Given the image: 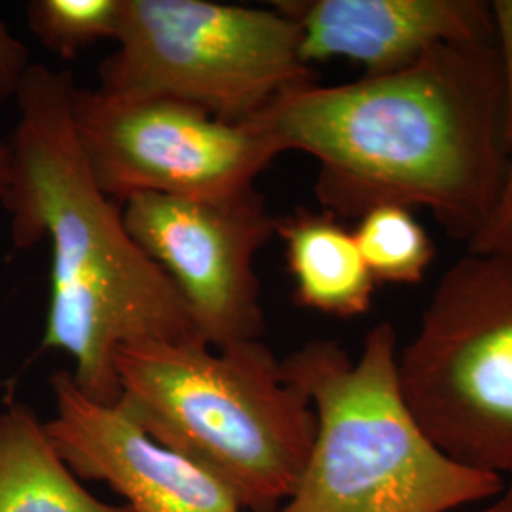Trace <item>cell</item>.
Masks as SVG:
<instances>
[{
    "label": "cell",
    "mask_w": 512,
    "mask_h": 512,
    "mask_svg": "<svg viewBox=\"0 0 512 512\" xmlns=\"http://www.w3.org/2000/svg\"><path fill=\"white\" fill-rule=\"evenodd\" d=\"M249 124L279 154L317 160L321 211L357 220L378 205L427 209L469 245L505 177L503 61L497 42L442 46L397 73L294 88Z\"/></svg>",
    "instance_id": "cell-1"
},
{
    "label": "cell",
    "mask_w": 512,
    "mask_h": 512,
    "mask_svg": "<svg viewBox=\"0 0 512 512\" xmlns=\"http://www.w3.org/2000/svg\"><path fill=\"white\" fill-rule=\"evenodd\" d=\"M73 74L33 63L6 139L12 173L2 207L18 251L50 243L42 349L73 357L74 382L116 404V353L126 346L203 342L183 296L129 236L122 205L93 179L74 129Z\"/></svg>",
    "instance_id": "cell-2"
},
{
    "label": "cell",
    "mask_w": 512,
    "mask_h": 512,
    "mask_svg": "<svg viewBox=\"0 0 512 512\" xmlns=\"http://www.w3.org/2000/svg\"><path fill=\"white\" fill-rule=\"evenodd\" d=\"M118 404L192 461L243 512H277L308 465L317 421L262 340L226 348L147 342L116 353Z\"/></svg>",
    "instance_id": "cell-3"
},
{
    "label": "cell",
    "mask_w": 512,
    "mask_h": 512,
    "mask_svg": "<svg viewBox=\"0 0 512 512\" xmlns=\"http://www.w3.org/2000/svg\"><path fill=\"white\" fill-rule=\"evenodd\" d=\"M281 368L308 397L317 429L302 478L277 512H454L505 488L423 431L404 401L391 323L370 329L357 361L334 340H313Z\"/></svg>",
    "instance_id": "cell-4"
},
{
    "label": "cell",
    "mask_w": 512,
    "mask_h": 512,
    "mask_svg": "<svg viewBox=\"0 0 512 512\" xmlns=\"http://www.w3.org/2000/svg\"><path fill=\"white\" fill-rule=\"evenodd\" d=\"M404 401L440 450L512 476V256H461L399 351Z\"/></svg>",
    "instance_id": "cell-5"
},
{
    "label": "cell",
    "mask_w": 512,
    "mask_h": 512,
    "mask_svg": "<svg viewBox=\"0 0 512 512\" xmlns=\"http://www.w3.org/2000/svg\"><path fill=\"white\" fill-rule=\"evenodd\" d=\"M116 44L99 67V92L175 99L236 124L317 82L296 23L277 8L126 0Z\"/></svg>",
    "instance_id": "cell-6"
},
{
    "label": "cell",
    "mask_w": 512,
    "mask_h": 512,
    "mask_svg": "<svg viewBox=\"0 0 512 512\" xmlns=\"http://www.w3.org/2000/svg\"><path fill=\"white\" fill-rule=\"evenodd\" d=\"M74 129L99 188L122 203L139 194L226 198L255 188L279 150L260 129L165 97H120L76 86Z\"/></svg>",
    "instance_id": "cell-7"
},
{
    "label": "cell",
    "mask_w": 512,
    "mask_h": 512,
    "mask_svg": "<svg viewBox=\"0 0 512 512\" xmlns=\"http://www.w3.org/2000/svg\"><path fill=\"white\" fill-rule=\"evenodd\" d=\"M129 236L183 296L203 342L220 349L260 340L258 251L275 220L256 188L226 198L139 194L122 203Z\"/></svg>",
    "instance_id": "cell-8"
},
{
    "label": "cell",
    "mask_w": 512,
    "mask_h": 512,
    "mask_svg": "<svg viewBox=\"0 0 512 512\" xmlns=\"http://www.w3.org/2000/svg\"><path fill=\"white\" fill-rule=\"evenodd\" d=\"M50 384L55 414L46 433L78 478L107 484L133 512H243L215 478L152 439L120 404L93 401L67 370Z\"/></svg>",
    "instance_id": "cell-9"
},
{
    "label": "cell",
    "mask_w": 512,
    "mask_h": 512,
    "mask_svg": "<svg viewBox=\"0 0 512 512\" xmlns=\"http://www.w3.org/2000/svg\"><path fill=\"white\" fill-rule=\"evenodd\" d=\"M306 65L349 59L365 76L397 73L442 46L497 42L492 2L482 0H281Z\"/></svg>",
    "instance_id": "cell-10"
},
{
    "label": "cell",
    "mask_w": 512,
    "mask_h": 512,
    "mask_svg": "<svg viewBox=\"0 0 512 512\" xmlns=\"http://www.w3.org/2000/svg\"><path fill=\"white\" fill-rule=\"evenodd\" d=\"M275 236L285 243L300 308L340 319L368 313L378 285L342 220L327 211L296 209L275 220Z\"/></svg>",
    "instance_id": "cell-11"
},
{
    "label": "cell",
    "mask_w": 512,
    "mask_h": 512,
    "mask_svg": "<svg viewBox=\"0 0 512 512\" xmlns=\"http://www.w3.org/2000/svg\"><path fill=\"white\" fill-rule=\"evenodd\" d=\"M0 512H133L93 497L23 403L0 412Z\"/></svg>",
    "instance_id": "cell-12"
},
{
    "label": "cell",
    "mask_w": 512,
    "mask_h": 512,
    "mask_svg": "<svg viewBox=\"0 0 512 512\" xmlns=\"http://www.w3.org/2000/svg\"><path fill=\"white\" fill-rule=\"evenodd\" d=\"M353 236L376 285H418L437 253L414 211L401 205L368 209L357 219Z\"/></svg>",
    "instance_id": "cell-13"
},
{
    "label": "cell",
    "mask_w": 512,
    "mask_h": 512,
    "mask_svg": "<svg viewBox=\"0 0 512 512\" xmlns=\"http://www.w3.org/2000/svg\"><path fill=\"white\" fill-rule=\"evenodd\" d=\"M126 0H33L27 25L38 42L61 59H74L101 40H118Z\"/></svg>",
    "instance_id": "cell-14"
},
{
    "label": "cell",
    "mask_w": 512,
    "mask_h": 512,
    "mask_svg": "<svg viewBox=\"0 0 512 512\" xmlns=\"http://www.w3.org/2000/svg\"><path fill=\"white\" fill-rule=\"evenodd\" d=\"M492 10L507 93V165L494 213L467 251L512 256V0L492 2Z\"/></svg>",
    "instance_id": "cell-15"
},
{
    "label": "cell",
    "mask_w": 512,
    "mask_h": 512,
    "mask_svg": "<svg viewBox=\"0 0 512 512\" xmlns=\"http://www.w3.org/2000/svg\"><path fill=\"white\" fill-rule=\"evenodd\" d=\"M33 67L31 52L0 18V99H16Z\"/></svg>",
    "instance_id": "cell-16"
},
{
    "label": "cell",
    "mask_w": 512,
    "mask_h": 512,
    "mask_svg": "<svg viewBox=\"0 0 512 512\" xmlns=\"http://www.w3.org/2000/svg\"><path fill=\"white\" fill-rule=\"evenodd\" d=\"M10 173H12V158L8 141L0 139V203L6 198L10 186Z\"/></svg>",
    "instance_id": "cell-17"
},
{
    "label": "cell",
    "mask_w": 512,
    "mask_h": 512,
    "mask_svg": "<svg viewBox=\"0 0 512 512\" xmlns=\"http://www.w3.org/2000/svg\"><path fill=\"white\" fill-rule=\"evenodd\" d=\"M469 512H512V482L495 495L494 501H490L482 509Z\"/></svg>",
    "instance_id": "cell-18"
}]
</instances>
